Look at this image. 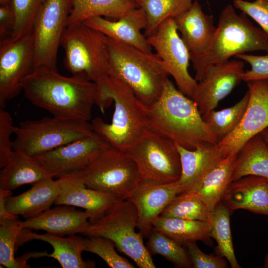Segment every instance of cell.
<instances>
[{
    "label": "cell",
    "mask_w": 268,
    "mask_h": 268,
    "mask_svg": "<svg viewBox=\"0 0 268 268\" xmlns=\"http://www.w3.org/2000/svg\"><path fill=\"white\" fill-rule=\"evenodd\" d=\"M96 105L103 112L112 101L111 123L100 117L90 123L93 131L111 146L128 152L149 129L146 107L120 80L108 75L96 83Z\"/></svg>",
    "instance_id": "cell-3"
},
{
    "label": "cell",
    "mask_w": 268,
    "mask_h": 268,
    "mask_svg": "<svg viewBox=\"0 0 268 268\" xmlns=\"http://www.w3.org/2000/svg\"><path fill=\"white\" fill-rule=\"evenodd\" d=\"M180 193L178 180L170 183L149 185L140 183L128 199L138 213L137 227L143 237H148L156 219Z\"/></svg>",
    "instance_id": "cell-18"
},
{
    "label": "cell",
    "mask_w": 268,
    "mask_h": 268,
    "mask_svg": "<svg viewBox=\"0 0 268 268\" xmlns=\"http://www.w3.org/2000/svg\"><path fill=\"white\" fill-rule=\"evenodd\" d=\"M247 91L235 104L220 110H210L202 115V119L219 141L230 134L241 120L248 106Z\"/></svg>",
    "instance_id": "cell-34"
},
{
    "label": "cell",
    "mask_w": 268,
    "mask_h": 268,
    "mask_svg": "<svg viewBox=\"0 0 268 268\" xmlns=\"http://www.w3.org/2000/svg\"><path fill=\"white\" fill-rule=\"evenodd\" d=\"M138 213L128 199L117 200L101 218L89 225L80 234L98 236L110 240L115 247L140 268H155L151 254L137 227Z\"/></svg>",
    "instance_id": "cell-6"
},
{
    "label": "cell",
    "mask_w": 268,
    "mask_h": 268,
    "mask_svg": "<svg viewBox=\"0 0 268 268\" xmlns=\"http://www.w3.org/2000/svg\"><path fill=\"white\" fill-rule=\"evenodd\" d=\"M194 0H137L147 18L145 36L151 34L164 21L174 18L187 10Z\"/></svg>",
    "instance_id": "cell-32"
},
{
    "label": "cell",
    "mask_w": 268,
    "mask_h": 268,
    "mask_svg": "<svg viewBox=\"0 0 268 268\" xmlns=\"http://www.w3.org/2000/svg\"><path fill=\"white\" fill-rule=\"evenodd\" d=\"M12 194V191L0 188V225L9 221L19 220L18 216L10 213L5 206L7 198Z\"/></svg>",
    "instance_id": "cell-44"
},
{
    "label": "cell",
    "mask_w": 268,
    "mask_h": 268,
    "mask_svg": "<svg viewBox=\"0 0 268 268\" xmlns=\"http://www.w3.org/2000/svg\"><path fill=\"white\" fill-rule=\"evenodd\" d=\"M22 90L32 104L53 116L89 122L96 102L97 86L82 75L66 77L58 71L41 70L24 79Z\"/></svg>",
    "instance_id": "cell-1"
},
{
    "label": "cell",
    "mask_w": 268,
    "mask_h": 268,
    "mask_svg": "<svg viewBox=\"0 0 268 268\" xmlns=\"http://www.w3.org/2000/svg\"><path fill=\"white\" fill-rule=\"evenodd\" d=\"M115 247L113 242L103 237L89 236L83 238V251L97 255L109 267L134 268L132 263L116 252Z\"/></svg>",
    "instance_id": "cell-38"
},
{
    "label": "cell",
    "mask_w": 268,
    "mask_h": 268,
    "mask_svg": "<svg viewBox=\"0 0 268 268\" xmlns=\"http://www.w3.org/2000/svg\"><path fill=\"white\" fill-rule=\"evenodd\" d=\"M249 99L236 128L216 144L224 156L237 154L250 139L268 127V81L247 82Z\"/></svg>",
    "instance_id": "cell-14"
},
{
    "label": "cell",
    "mask_w": 268,
    "mask_h": 268,
    "mask_svg": "<svg viewBox=\"0 0 268 268\" xmlns=\"http://www.w3.org/2000/svg\"><path fill=\"white\" fill-rule=\"evenodd\" d=\"M234 57L248 63L251 66V69L244 71L242 74V81L246 83L253 81H268V53L265 55L243 53Z\"/></svg>",
    "instance_id": "cell-42"
},
{
    "label": "cell",
    "mask_w": 268,
    "mask_h": 268,
    "mask_svg": "<svg viewBox=\"0 0 268 268\" xmlns=\"http://www.w3.org/2000/svg\"><path fill=\"white\" fill-rule=\"evenodd\" d=\"M58 193V180L49 177L33 184L29 190L19 195L8 197L5 206L13 215L31 218L50 208Z\"/></svg>",
    "instance_id": "cell-24"
},
{
    "label": "cell",
    "mask_w": 268,
    "mask_h": 268,
    "mask_svg": "<svg viewBox=\"0 0 268 268\" xmlns=\"http://www.w3.org/2000/svg\"><path fill=\"white\" fill-rule=\"evenodd\" d=\"M49 177L51 176L35 157L13 150L6 165L1 169L0 188L12 191Z\"/></svg>",
    "instance_id": "cell-26"
},
{
    "label": "cell",
    "mask_w": 268,
    "mask_h": 268,
    "mask_svg": "<svg viewBox=\"0 0 268 268\" xmlns=\"http://www.w3.org/2000/svg\"><path fill=\"white\" fill-rule=\"evenodd\" d=\"M184 247L194 268H226L228 261L220 255L207 254L200 249L196 242L187 244Z\"/></svg>",
    "instance_id": "cell-41"
},
{
    "label": "cell",
    "mask_w": 268,
    "mask_h": 268,
    "mask_svg": "<svg viewBox=\"0 0 268 268\" xmlns=\"http://www.w3.org/2000/svg\"><path fill=\"white\" fill-rule=\"evenodd\" d=\"M88 211L67 205H57L34 217L20 221L22 227L43 230L64 236L80 234L89 225Z\"/></svg>",
    "instance_id": "cell-21"
},
{
    "label": "cell",
    "mask_w": 268,
    "mask_h": 268,
    "mask_svg": "<svg viewBox=\"0 0 268 268\" xmlns=\"http://www.w3.org/2000/svg\"><path fill=\"white\" fill-rule=\"evenodd\" d=\"M71 0H45L35 18L31 31L33 71H58L57 55L68 26Z\"/></svg>",
    "instance_id": "cell-11"
},
{
    "label": "cell",
    "mask_w": 268,
    "mask_h": 268,
    "mask_svg": "<svg viewBox=\"0 0 268 268\" xmlns=\"http://www.w3.org/2000/svg\"><path fill=\"white\" fill-rule=\"evenodd\" d=\"M128 152L137 166L141 183L168 184L180 177L181 165L177 145L150 129Z\"/></svg>",
    "instance_id": "cell-10"
},
{
    "label": "cell",
    "mask_w": 268,
    "mask_h": 268,
    "mask_svg": "<svg viewBox=\"0 0 268 268\" xmlns=\"http://www.w3.org/2000/svg\"><path fill=\"white\" fill-rule=\"evenodd\" d=\"M22 227L19 220L0 225V264L8 268H25L15 257L17 243Z\"/></svg>",
    "instance_id": "cell-36"
},
{
    "label": "cell",
    "mask_w": 268,
    "mask_h": 268,
    "mask_svg": "<svg viewBox=\"0 0 268 268\" xmlns=\"http://www.w3.org/2000/svg\"><path fill=\"white\" fill-rule=\"evenodd\" d=\"M146 248L151 255H160L177 268H192L185 247L153 227L148 236Z\"/></svg>",
    "instance_id": "cell-35"
},
{
    "label": "cell",
    "mask_w": 268,
    "mask_h": 268,
    "mask_svg": "<svg viewBox=\"0 0 268 268\" xmlns=\"http://www.w3.org/2000/svg\"><path fill=\"white\" fill-rule=\"evenodd\" d=\"M123 0L127 1V2H129L134 3L135 4H136V1H137V0Z\"/></svg>",
    "instance_id": "cell-48"
},
{
    "label": "cell",
    "mask_w": 268,
    "mask_h": 268,
    "mask_svg": "<svg viewBox=\"0 0 268 268\" xmlns=\"http://www.w3.org/2000/svg\"><path fill=\"white\" fill-rule=\"evenodd\" d=\"M29 228H22L19 241L21 245L32 240L44 241L53 248L47 257L56 259L63 268H91L95 267V262L82 259L83 237L72 235L64 237L48 233L37 234Z\"/></svg>",
    "instance_id": "cell-25"
},
{
    "label": "cell",
    "mask_w": 268,
    "mask_h": 268,
    "mask_svg": "<svg viewBox=\"0 0 268 268\" xmlns=\"http://www.w3.org/2000/svg\"><path fill=\"white\" fill-rule=\"evenodd\" d=\"M84 23L108 38L145 52H152V47L147 37L141 33L146 27L147 18L144 11L140 7L132 9L116 21L97 16L89 18Z\"/></svg>",
    "instance_id": "cell-19"
},
{
    "label": "cell",
    "mask_w": 268,
    "mask_h": 268,
    "mask_svg": "<svg viewBox=\"0 0 268 268\" xmlns=\"http://www.w3.org/2000/svg\"><path fill=\"white\" fill-rule=\"evenodd\" d=\"M236 156L234 154L223 158L195 190L211 211L222 201L232 182Z\"/></svg>",
    "instance_id": "cell-28"
},
{
    "label": "cell",
    "mask_w": 268,
    "mask_h": 268,
    "mask_svg": "<svg viewBox=\"0 0 268 268\" xmlns=\"http://www.w3.org/2000/svg\"><path fill=\"white\" fill-rule=\"evenodd\" d=\"M233 6L253 19L268 36V0H233Z\"/></svg>",
    "instance_id": "cell-39"
},
{
    "label": "cell",
    "mask_w": 268,
    "mask_h": 268,
    "mask_svg": "<svg viewBox=\"0 0 268 268\" xmlns=\"http://www.w3.org/2000/svg\"><path fill=\"white\" fill-rule=\"evenodd\" d=\"M108 73L125 84L145 105L156 102L169 75L158 55L107 37Z\"/></svg>",
    "instance_id": "cell-4"
},
{
    "label": "cell",
    "mask_w": 268,
    "mask_h": 268,
    "mask_svg": "<svg viewBox=\"0 0 268 268\" xmlns=\"http://www.w3.org/2000/svg\"><path fill=\"white\" fill-rule=\"evenodd\" d=\"M78 172L87 187L117 200L129 199L140 183L137 166L130 154L112 146Z\"/></svg>",
    "instance_id": "cell-9"
},
{
    "label": "cell",
    "mask_w": 268,
    "mask_h": 268,
    "mask_svg": "<svg viewBox=\"0 0 268 268\" xmlns=\"http://www.w3.org/2000/svg\"><path fill=\"white\" fill-rule=\"evenodd\" d=\"M259 134L268 147V127L263 130Z\"/></svg>",
    "instance_id": "cell-45"
},
{
    "label": "cell",
    "mask_w": 268,
    "mask_h": 268,
    "mask_svg": "<svg viewBox=\"0 0 268 268\" xmlns=\"http://www.w3.org/2000/svg\"><path fill=\"white\" fill-rule=\"evenodd\" d=\"M211 212L197 192L193 191L177 195L160 216L208 222Z\"/></svg>",
    "instance_id": "cell-33"
},
{
    "label": "cell",
    "mask_w": 268,
    "mask_h": 268,
    "mask_svg": "<svg viewBox=\"0 0 268 268\" xmlns=\"http://www.w3.org/2000/svg\"><path fill=\"white\" fill-rule=\"evenodd\" d=\"M256 51L268 53V35L255 26L245 14H238L234 6L228 4L220 14L208 49L201 54L190 53L195 78L199 82L210 66L227 62L237 55Z\"/></svg>",
    "instance_id": "cell-5"
},
{
    "label": "cell",
    "mask_w": 268,
    "mask_h": 268,
    "mask_svg": "<svg viewBox=\"0 0 268 268\" xmlns=\"http://www.w3.org/2000/svg\"><path fill=\"white\" fill-rule=\"evenodd\" d=\"M231 211L221 201L211 212L209 223V236L217 243V254L226 258L232 268H241L235 256L230 227Z\"/></svg>",
    "instance_id": "cell-31"
},
{
    "label": "cell",
    "mask_w": 268,
    "mask_h": 268,
    "mask_svg": "<svg viewBox=\"0 0 268 268\" xmlns=\"http://www.w3.org/2000/svg\"><path fill=\"white\" fill-rule=\"evenodd\" d=\"M34 68L31 33L16 40L0 41V108L22 90L24 79Z\"/></svg>",
    "instance_id": "cell-13"
},
{
    "label": "cell",
    "mask_w": 268,
    "mask_h": 268,
    "mask_svg": "<svg viewBox=\"0 0 268 268\" xmlns=\"http://www.w3.org/2000/svg\"><path fill=\"white\" fill-rule=\"evenodd\" d=\"M106 44L105 35L84 22L68 25L61 42L65 67L98 83L108 75Z\"/></svg>",
    "instance_id": "cell-7"
},
{
    "label": "cell",
    "mask_w": 268,
    "mask_h": 268,
    "mask_svg": "<svg viewBox=\"0 0 268 268\" xmlns=\"http://www.w3.org/2000/svg\"><path fill=\"white\" fill-rule=\"evenodd\" d=\"M153 227L183 246L197 241L208 245L212 242L208 222L159 216L154 221Z\"/></svg>",
    "instance_id": "cell-30"
},
{
    "label": "cell",
    "mask_w": 268,
    "mask_h": 268,
    "mask_svg": "<svg viewBox=\"0 0 268 268\" xmlns=\"http://www.w3.org/2000/svg\"><path fill=\"white\" fill-rule=\"evenodd\" d=\"M58 196L54 205L80 207L88 212L89 222L101 218L117 199L108 193L87 187L78 171L58 177Z\"/></svg>",
    "instance_id": "cell-17"
},
{
    "label": "cell",
    "mask_w": 268,
    "mask_h": 268,
    "mask_svg": "<svg viewBox=\"0 0 268 268\" xmlns=\"http://www.w3.org/2000/svg\"><path fill=\"white\" fill-rule=\"evenodd\" d=\"M222 201L231 212L243 209L268 217V179L249 175L232 181Z\"/></svg>",
    "instance_id": "cell-20"
},
{
    "label": "cell",
    "mask_w": 268,
    "mask_h": 268,
    "mask_svg": "<svg viewBox=\"0 0 268 268\" xmlns=\"http://www.w3.org/2000/svg\"><path fill=\"white\" fill-rule=\"evenodd\" d=\"M145 107L149 129L179 146L193 150L219 142L203 121L196 103L176 88L168 78L159 99Z\"/></svg>",
    "instance_id": "cell-2"
},
{
    "label": "cell",
    "mask_w": 268,
    "mask_h": 268,
    "mask_svg": "<svg viewBox=\"0 0 268 268\" xmlns=\"http://www.w3.org/2000/svg\"><path fill=\"white\" fill-rule=\"evenodd\" d=\"M110 146L94 132L87 136L34 157L51 177H59L85 169Z\"/></svg>",
    "instance_id": "cell-15"
},
{
    "label": "cell",
    "mask_w": 268,
    "mask_h": 268,
    "mask_svg": "<svg viewBox=\"0 0 268 268\" xmlns=\"http://www.w3.org/2000/svg\"><path fill=\"white\" fill-rule=\"evenodd\" d=\"M181 37L190 53L201 54L211 45L215 26L212 16L204 13L198 0L186 11L174 18Z\"/></svg>",
    "instance_id": "cell-22"
},
{
    "label": "cell",
    "mask_w": 268,
    "mask_h": 268,
    "mask_svg": "<svg viewBox=\"0 0 268 268\" xmlns=\"http://www.w3.org/2000/svg\"><path fill=\"white\" fill-rule=\"evenodd\" d=\"M216 144L207 143L193 150L177 145L181 165L178 180L180 194L196 190L210 171L226 157Z\"/></svg>",
    "instance_id": "cell-23"
},
{
    "label": "cell",
    "mask_w": 268,
    "mask_h": 268,
    "mask_svg": "<svg viewBox=\"0 0 268 268\" xmlns=\"http://www.w3.org/2000/svg\"><path fill=\"white\" fill-rule=\"evenodd\" d=\"M136 7L123 0H71L68 26L97 16L118 19Z\"/></svg>",
    "instance_id": "cell-29"
},
{
    "label": "cell",
    "mask_w": 268,
    "mask_h": 268,
    "mask_svg": "<svg viewBox=\"0 0 268 268\" xmlns=\"http://www.w3.org/2000/svg\"><path fill=\"white\" fill-rule=\"evenodd\" d=\"M146 37L162 60L166 71L173 78L178 89L191 98L198 82L188 71L190 52L179 34L174 18L164 21Z\"/></svg>",
    "instance_id": "cell-12"
},
{
    "label": "cell",
    "mask_w": 268,
    "mask_h": 268,
    "mask_svg": "<svg viewBox=\"0 0 268 268\" xmlns=\"http://www.w3.org/2000/svg\"><path fill=\"white\" fill-rule=\"evenodd\" d=\"M45 0H12L15 22L10 39L16 40L31 33L36 16Z\"/></svg>",
    "instance_id": "cell-37"
},
{
    "label": "cell",
    "mask_w": 268,
    "mask_h": 268,
    "mask_svg": "<svg viewBox=\"0 0 268 268\" xmlns=\"http://www.w3.org/2000/svg\"><path fill=\"white\" fill-rule=\"evenodd\" d=\"M244 67V61L233 59L208 68L191 97L201 115L215 109L242 81Z\"/></svg>",
    "instance_id": "cell-16"
},
{
    "label": "cell",
    "mask_w": 268,
    "mask_h": 268,
    "mask_svg": "<svg viewBox=\"0 0 268 268\" xmlns=\"http://www.w3.org/2000/svg\"><path fill=\"white\" fill-rule=\"evenodd\" d=\"M89 122L53 116L26 120L15 126L13 150L36 156L92 134Z\"/></svg>",
    "instance_id": "cell-8"
},
{
    "label": "cell",
    "mask_w": 268,
    "mask_h": 268,
    "mask_svg": "<svg viewBox=\"0 0 268 268\" xmlns=\"http://www.w3.org/2000/svg\"><path fill=\"white\" fill-rule=\"evenodd\" d=\"M249 175L268 179V147L259 134L248 141L237 154L232 182Z\"/></svg>",
    "instance_id": "cell-27"
},
{
    "label": "cell",
    "mask_w": 268,
    "mask_h": 268,
    "mask_svg": "<svg viewBox=\"0 0 268 268\" xmlns=\"http://www.w3.org/2000/svg\"><path fill=\"white\" fill-rule=\"evenodd\" d=\"M15 128L11 114L4 108H0V169L6 165L10 155L13 151L11 136L14 133Z\"/></svg>",
    "instance_id": "cell-40"
},
{
    "label": "cell",
    "mask_w": 268,
    "mask_h": 268,
    "mask_svg": "<svg viewBox=\"0 0 268 268\" xmlns=\"http://www.w3.org/2000/svg\"><path fill=\"white\" fill-rule=\"evenodd\" d=\"M263 266L265 268H268V253H267L264 258Z\"/></svg>",
    "instance_id": "cell-46"
},
{
    "label": "cell",
    "mask_w": 268,
    "mask_h": 268,
    "mask_svg": "<svg viewBox=\"0 0 268 268\" xmlns=\"http://www.w3.org/2000/svg\"><path fill=\"white\" fill-rule=\"evenodd\" d=\"M15 22V14L11 4L0 5V41L11 38Z\"/></svg>",
    "instance_id": "cell-43"
},
{
    "label": "cell",
    "mask_w": 268,
    "mask_h": 268,
    "mask_svg": "<svg viewBox=\"0 0 268 268\" xmlns=\"http://www.w3.org/2000/svg\"><path fill=\"white\" fill-rule=\"evenodd\" d=\"M12 0H0V5L11 4Z\"/></svg>",
    "instance_id": "cell-47"
},
{
    "label": "cell",
    "mask_w": 268,
    "mask_h": 268,
    "mask_svg": "<svg viewBox=\"0 0 268 268\" xmlns=\"http://www.w3.org/2000/svg\"></svg>",
    "instance_id": "cell-49"
}]
</instances>
